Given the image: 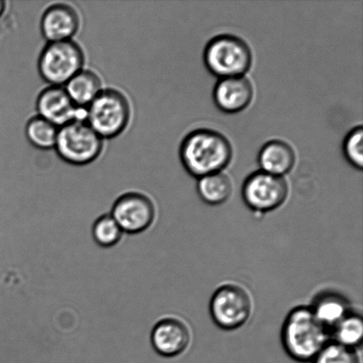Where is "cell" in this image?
Listing matches in <instances>:
<instances>
[{"label": "cell", "mask_w": 363, "mask_h": 363, "mask_svg": "<svg viewBox=\"0 0 363 363\" xmlns=\"http://www.w3.org/2000/svg\"><path fill=\"white\" fill-rule=\"evenodd\" d=\"M79 28V14L65 3L49 6L41 17V33L48 43L72 40Z\"/></svg>", "instance_id": "12"}, {"label": "cell", "mask_w": 363, "mask_h": 363, "mask_svg": "<svg viewBox=\"0 0 363 363\" xmlns=\"http://www.w3.org/2000/svg\"><path fill=\"white\" fill-rule=\"evenodd\" d=\"M191 340V330L186 323L175 318L159 321L151 336L155 350L164 357H176L184 353L190 346Z\"/></svg>", "instance_id": "11"}, {"label": "cell", "mask_w": 363, "mask_h": 363, "mask_svg": "<svg viewBox=\"0 0 363 363\" xmlns=\"http://www.w3.org/2000/svg\"><path fill=\"white\" fill-rule=\"evenodd\" d=\"M103 141L86 121L77 119L59 128L55 149L64 162L84 166L94 162L101 155Z\"/></svg>", "instance_id": "5"}, {"label": "cell", "mask_w": 363, "mask_h": 363, "mask_svg": "<svg viewBox=\"0 0 363 363\" xmlns=\"http://www.w3.org/2000/svg\"><path fill=\"white\" fill-rule=\"evenodd\" d=\"M35 108L38 116L60 128L74 120H84L79 109L67 94L64 86L46 87L38 94Z\"/></svg>", "instance_id": "10"}, {"label": "cell", "mask_w": 363, "mask_h": 363, "mask_svg": "<svg viewBox=\"0 0 363 363\" xmlns=\"http://www.w3.org/2000/svg\"><path fill=\"white\" fill-rule=\"evenodd\" d=\"M112 216L123 231L130 234L140 233L154 223L155 206L147 195L127 192L116 199Z\"/></svg>", "instance_id": "9"}, {"label": "cell", "mask_w": 363, "mask_h": 363, "mask_svg": "<svg viewBox=\"0 0 363 363\" xmlns=\"http://www.w3.org/2000/svg\"><path fill=\"white\" fill-rule=\"evenodd\" d=\"M71 101L79 109H86L103 90L101 77L94 71L82 69L64 85Z\"/></svg>", "instance_id": "15"}, {"label": "cell", "mask_w": 363, "mask_h": 363, "mask_svg": "<svg viewBox=\"0 0 363 363\" xmlns=\"http://www.w3.org/2000/svg\"><path fill=\"white\" fill-rule=\"evenodd\" d=\"M123 231L112 216L104 215L96 220L92 228L96 243L103 247H111L118 243Z\"/></svg>", "instance_id": "20"}, {"label": "cell", "mask_w": 363, "mask_h": 363, "mask_svg": "<svg viewBox=\"0 0 363 363\" xmlns=\"http://www.w3.org/2000/svg\"><path fill=\"white\" fill-rule=\"evenodd\" d=\"M313 363H361L357 350L330 340L316 355Z\"/></svg>", "instance_id": "21"}, {"label": "cell", "mask_w": 363, "mask_h": 363, "mask_svg": "<svg viewBox=\"0 0 363 363\" xmlns=\"http://www.w3.org/2000/svg\"><path fill=\"white\" fill-rule=\"evenodd\" d=\"M197 191L199 198L206 204L219 206L229 201L233 194V183L226 174H211L199 179Z\"/></svg>", "instance_id": "17"}, {"label": "cell", "mask_w": 363, "mask_h": 363, "mask_svg": "<svg viewBox=\"0 0 363 363\" xmlns=\"http://www.w3.org/2000/svg\"><path fill=\"white\" fill-rule=\"evenodd\" d=\"M289 187L284 177L272 175L262 170L250 174L242 185L245 204L256 213H269L279 208L286 201Z\"/></svg>", "instance_id": "8"}, {"label": "cell", "mask_w": 363, "mask_h": 363, "mask_svg": "<svg viewBox=\"0 0 363 363\" xmlns=\"http://www.w3.org/2000/svg\"><path fill=\"white\" fill-rule=\"evenodd\" d=\"M233 150L229 140L210 129L192 130L182 141L179 157L189 175L201 179L223 172L230 165Z\"/></svg>", "instance_id": "1"}, {"label": "cell", "mask_w": 363, "mask_h": 363, "mask_svg": "<svg viewBox=\"0 0 363 363\" xmlns=\"http://www.w3.org/2000/svg\"><path fill=\"white\" fill-rule=\"evenodd\" d=\"M330 333H333L334 341L336 342L357 350L362 342V319L360 315L350 312Z\"/></svg>", "instance_id": "19"}, {"label": "cell", "mask_w": 363, "mask_h": 363, "mask_svg": "<svg viewBox=\"0 0 363 363\" xmlns=\"http://www.w3.org/2000/svg\"><path fill=\"white\" fill-rule=\"evenodd\" d=\"M254 87L245 77L222 78L217 82L213 91V102L220 111L237 113L251 104Z\"/></svg>", "instance_id": "13"}, {"label": "cell", "mask_w": 363, "mask_h": 363, "mask_svg": "<svg viewBox=\"0 0 363 363\" xmlns=\"http://www.w3.org/2000/svg\"><path fill=\"white\" fill-rule=\"evenodd\" d=\"M83 49L73 40L48 43L38 60L43 79L52 86H64L71 78L84 69Z\"/></svg>", "instance_id": "6"}, {"label": "cell", "mask_w": 363, "mask_h": 363, "mask_svg": "<svg viewBox=\"0 0 363 363\" xmlns=\"http://www.w3.org/2000/svg\"><path fill=\"white\" fill-rule=\"evenodd\" d=\"M6 1H3V0H0V16H2L4 12H5L6 10Z\"/></svg>", "instance_id": "23"}, {"label": "cell", "mask_w": 363, "mask_h": 363, "mask_svg": "<svg viewBox=\"0 0 363 363\" xmlns=\"http://www.w3.org/2000/svg\"><path fill=\"white\" fill-rule=\"evenodd\" d=\"M330 330L315 318L311 307L293 309L284 320L281 339L286 354L298 362H313L330 341Z\"/></svg>", "instance_id": "2"}, {"label": "cell", "mask_w": 363, "mask_h": 363, "mask_svg": "<svg viewBox=\"0 0 363 363\" xmlns=\"http://www.w3.org/2000/svg\"><path fill=\"white\" fill-rule=\"evenodd\" d=\"M311 308L315 318L330 333L351 312L346 298L334 293L320 294Z\"/></svg>", "instance_id": "16"}, {"label": "cell", "mask_w": 363, "mask_h": 363, "mask_svg": "<svg viewBox=\"0 0 363 363\" xmlns=\"http://www.w3.org/2000/svg\"><path fill=\"white\" fill-rule=\"evenodd\" d=\"M213 323L224 330L240 328L251 318L252 300L244 287L236 284L220 286L209 305Z\"/></svg>", "instance_id": "7"}, {"label": "cell", "mask_w": 363, "mask_h": 363, "mask_svg": "<svg viewBox=\"0 0 363 363\" xmlns=\"http://www.w3.org/2000/svg\"><path fill=\"white\" fill-rule=\"evenodd\" d=\"M131 109L129 99L116 89H103L85 109V118L102 140L119 136L129 125Z\"/></svg>", "instance_id": "4"}, {"label": "cell", "mask_w": 363, "mask_h": 363, "mask_svg": "<svg viewBox=\"0 0 363 363\" xmlns=\"http://www.w3.org/2000/svg\"><path fill=\"white\" fill-rule=\"evenodd\" d=\"M343 155L354 168L359 170L363 167V129L354 127L345 138L342 145Z\"/></svg>", "instance_id": "22"}, {"label": "cell", "mask_w": 363, "mask_h": 363, "mask_svg": "<svg viewBox=\"0 0 363 363\" xmlns=\"http://www.w3.org/2000/svg\"><path fill=\"white\" fill-rule=\"evenodd\" d=\"M203 59L213 76L222 78L243 77L251 69L252 53L247 43L237 35H216L206 44Z\"/></svg>", "instance_id": "3"}, {"label": "cell", "mask_w": 363, "mask_h": 363, "mask_svg": "<svg viewBox=\"0 0 363 363\" xmlns=\"http://www.w3.org/2000/svg\"><path fill=\"white\" fill-rule=\"evenodd\" d=\"M296 155L291 145L283 140H274L262 145L258 155L262 172L284 177L294 169Z\"/></svg>", "instance_id": "14"}, {"label": "cell", "mask_w": 363, "mask_h": 363, "mask_svg": "<svg viewBox=\"0 0 363 363\" xmlns=\"http://www.w3.org/2000/svg\"><path fill=\"white\" fill-rule=\"evenodd\" d=\"M59 128L55 124L35 116L28 121L25 127L27 140L34 147L41 150H50L55 147Z\"/></svg>", "instance_id": "18"}]
</instances>
